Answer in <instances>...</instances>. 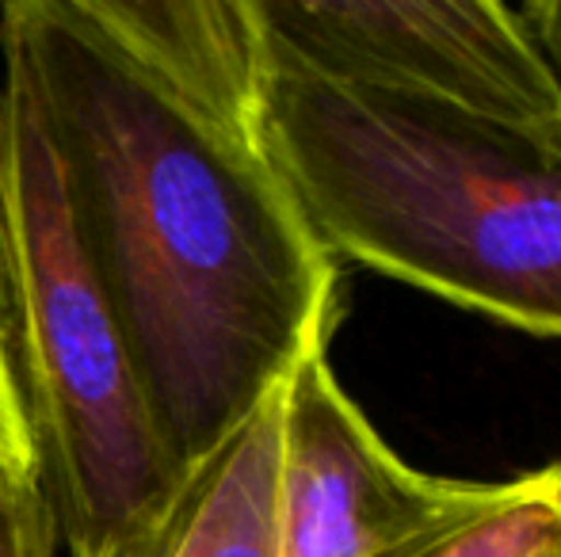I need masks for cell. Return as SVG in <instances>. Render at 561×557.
<instances>
[{
  "label": "cell",
  "mask_w": 561,
  "mask_h": 557,
  "mask_svg": "<svg viewBox=\"0 0 561 557\" xmlns=\"http://www.w3.org/2000/svg\"><path fill=\"white\" fill-rule=\"evenodd\" d=\"M256 107L267 153L329 253L561 336V119L329 81L264 43Z\"/></svg>",
  "instance_id": "7a4b0ae2"
},
{
  "label": "cell",
  "mask_w": 561,
  "mask_h": 557,
  "mask_svg": "<svg viewBox=\"0 0 561 557\" xmlns=\"http://www.w3.org/2000/svg\"><path fill=\"white\" fill-rule=\"evenodd\" d=\"M0 54V333L58 538L89 557L180 474L84 256L31 77Z\"/></svg>",
  "instance_id": "3957f363"
},
{
  "label": "cell",
  "mask_w": 561,
  "mask_h": 557,
  "mask_svg": "<svg viewBox=\"0 0 561 557\" xmlns=\"http://www.w3.org/2000/svg\"><path fill=\"white\" fill-rule=\"evenodd\" d=\"M0 340H4V333H0Z\"/></svg>",
  "instance_id": "8fae6325"
},
{
  "label": "cell",
  "mask_w": 561,
  "mask_h": 557,
  "mask_svg": "<svg viewBox=\"0 0 561 557\" xmlns=\"http://www.w3.org/2000/svg\"><path fill=\"white\" fill-rule=\"evenodd\" d=\"M58 520L38 477H0V557H54Z\"/></svg>",
  "instance_id": "ba28073f"
},
{
  "label": "cell",
  "mask_w": 561,
  "mask_h": 557,
  "mask_svg": "<svg viewBox=\"0 0 561 557\" xmlns=\"http://www.w3.org/2000/svg\"><path fill=\"white\" fill-rule=\"evenodd\" d=\"M256 38L329 81L496 119H561V92L516 8L493 0H249Z\"/></svg>",
  "instance_id": "277c9868"
},
{
  "label": "cell",
  "mask_w": 561,
  "mask_h": 557,
  "mask_svg": "<svg viewBox=\"0 0 561 557\" xmlns=\"http://www.w3.org/2000/svg\"><path fill=\"white\" fill-rule=\"evenodd\" d=\"M375 557H561V462L512 481Z\"/></svg>",
  "instance_id": "52a82bcc"
},
{
  "label": "cell",
  "mask_w": 561,
  "mask_h": 557,
  "mask_svg": "<svg viewBox=\"0 0 561 557\" xmlns=\"http://www.w3.org/2000/svg\"><path fill=\"white\" fill-rule=\"evenodd\" d=\"M0 477H38L35 451H31L27 420H23V409H20V394H15L4 340H0Z\"/></svg>",
  "instance_id": "9c48e42d"
},
{
  "label": "cell",
  "mask_w": 561,
  "mask_h": 557,
  "mask_svg": "<svg viewBox=\"0 0 561 557\" xmlns=\"http://www.w3.org/2000/svg\"><path fill=\"white\" fill-rule=\"evenodd\" d=\"M0 46L184 474L336 325V256L260 135L249 0H15Z\"/></svg>",
  "instance_id": "6da1fadb"
},
{
  "label": "cell",
  "mask_w": 561,
  "mask_h": 557,
  "mask_svg": "<svg viewBox=\"0 0 561 557\" xmlns=\"http://www.w3.org/2000/svg\"><path fill=\"white\" fill-rule=\"evenodd\" d=\"M283 386L123 535L89 557H279L275 485H279Z\"/></svg>",
  "instance_id": "8992f818"
},
{
  "label": "cell",
  "mask_w": 561,
  "mask_h": 557,
  "mask_svg": "<svg viewBox=\"0 0 561 557\" xmlns=\"http://www.w3.org/2000/svg\"><path fill=\"white\" fill-rule=\"evenodd\" d=\"M512 8H516L531 43L539 46L542 61H547L550 77H554L561 92V0H527V4H512Z\"/></svg>",
  "instance_id": "30bf717a"
},
{
  "label": "cell",
  "mask_w": 561,
  "mask_h": 557,
  "mask_svg": "<svg viewBox=\"0 0 561 557\" xmlns=\"http://www.w3.org/2000/svg\"><path fill=\"white\" fill-rule=\"evenodd\" d=\"M489 481L405 466L340 390L329 348L283 382L275 546L279 557H375L481 500Z\"/></svg>",
  "instance_id": "5b68a950"
}]
</instances>
